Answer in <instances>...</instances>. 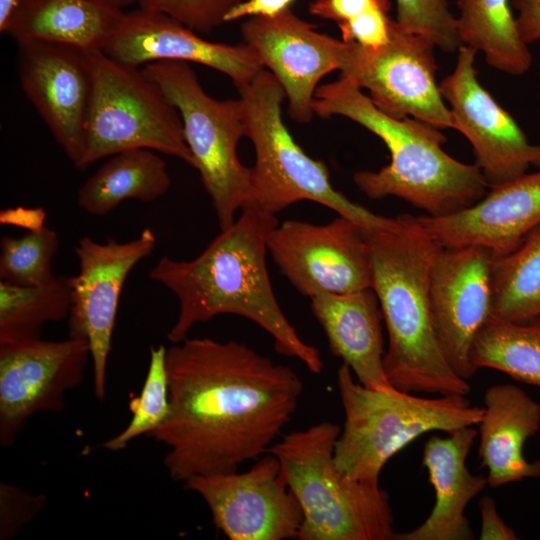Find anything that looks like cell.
Masks as SVG:
<instances>
[{
    "label": "cell",
    "mask_w": 540,
    "mask_h": 540,
    "mask_svg": "<svg viewBox=\"0 0 540 540\" xmlns=\"http://www.w3.org/2000/svg\"><path fill=\"white\" fill-rule=\"evenodd\" d=\"M492 315L518 323L540 320V224L512 252L493 259Z\"/></svg>",
    "instance_id": "29"
},
{
    "label": "cell",
    "mask_w": 540,
    "mask_h": 540,
    "mask_svg": "<svg viewBox=\"0 0 540 540\" xmlns=\"http://www.w3.org/2000/svg\"><path fill=\"white\" fill-rule=\"evenodd\" d=\"M340 432L338 424L322 421L283 435L268 450L303 512L297 539H396L387 492L349 477L336 465Z\"/></svg>",
    "instance_id": "5"
},
{
    "label": "cell",
    "mask_w": 540,
    "mask_h": 540,
    "mask_svg": "<svg viewBox=\"0 0 540 540\" xmlns=\"http://www.w3.org/2000/svg\"><path fill=\"white\" fill-rule=\"evenodd\" d=\"M71 301L69 276L39 286L0 281V345L40 339L47 323L68 318Z\"/></svg>",
    "instance_id": "27"
},
{
    "label": "cell",
    "mask_w": 540,
    "mask_h": 540,
    "mask_svg": "<svg viewBox=\"0 0 540 540\" xmlns=\"http://www.w3.org/2000/svg\"><path fill=\"white\" fill-rule=\"evenodd\" d=\"M295 0H246L235 5L225 16V22L243 17L273 18L289 9Z\"/></svg>",
    "instance_id": "38"
},
{
    "label": "cell",
    "mask_w": 540,
    "mask_h": 540,
    "mask_svg": "<svg viewBox=\"0 0 540 540\" xmlns=\"http://www.w3.org/2000/svg\"><path fill=\"white\" fill-rule=\"evenodd\" d=\"M457 29L462 45L482 52L492 68L525 74L532 55L518 33L509 0H457Z\"/></svg>",
    "instance_id": "26"
},
{
    "label": "cell",
    "mask_w": 540,
    "mask_h": 540,
    "mask_svg": "<svg viewBox=\"0 0 540 540\" xmlns=\"http://www.w3.org/2000/svg\"><path fill=\"white\" fill-rule=\"evenodd\" d=\"M156 243L154 232L145 228L127 242L108 239L100 243L84 236L75 247L79 272L69 276L72 301L68 336L88 342L93 392L100 401L106 396L107 366L122 289L129 273L153 252Z\"/></svg>",
    "instance_id": "12"
},
{
    "label": "cell",
    "mask_w": 540,
    "mask_h": 540,
    "mask_svg": "<svg viewBox=\"0 0 540 540\" xmlns=\"http://www.w3.org/2000/svg\"><path fill=\"white\" fill-rule=\"evenodd\" d=\"M143 71L178 110L194 168L211 199L220 230L228 228L250 197V168L237 152L245 136L241 100L209 96L188 62L156 61L146 64Z\"/></svg>",
    "instance_id": "9"
},
{
    "label": "cell",
    "mask_w": 540,
    "mask_h": 540,
    "mask_svg": "<svg viewBox=\"0 0 540 540\" xmlns=\"http://www.w3.org/2000/svg\"><path fill=\"white\" fill-rule=\"evenodd\" d=\"M478 454L487 483L498 488L540 477V460L526 459L525 442L540 429V403L513 384L489 387L483 397Z\"/></svg>",
    "instance_id": "22"
},
{
    "label": "cell",
    "mask_w": 540,
    "mask_h": 540,
    "mask_svg": "<svg viewBox=\"0 0 540 540\" xmlns=\"http://www.w3.org/2000/svg\"><path fill=\"white\" fill-rule=\"evenodd\" d=\"M396 6L395 22L400 30L422 35L447 53L462 46L448 0H396Z\"/></svg>",
    "instance_id": "32"
},
{
    "label": "cell",
    "mask_w": 540,
    "mask_h": 540,
    "mask_svg": "<svg viewBox=\"0 0 540 540\" xmlns=\"http://www.w3.org/2000/svg\"><path fill=\"white\" fill-rule=\"evenodd\" d=\"M111 1L121 8L127 7L133 3H136V0H111Z\"/></svg>",
    "instance_id": "41"
},
{
    "label": "cell",
    "mask_w": 540,
    "mask_h": 540,
    "mask_svg": "<svg viewBox=\"0 0 540 540\" xmlns=\"http://www.w3.org/2000/svg\"><path fill=\"white\" fill-rule=\"evenodd\" d=\"M166 354L167 348L163 345L151 348L142 390L129 404L132 417L122 431L103 443L108 451L123 450L135 438L149 436L167 419L170 400Z\"/></svg>",
    "instance_id": "31"
},
{
    "label": "cell",
    "mask_w": 540,
    "mask_h": 540,
    "mask_svg": "<svg viewBox=\"0 0 540 540\" xmlns=\"http://www.w3.org/2000/svg\"><path fill=\"white\" fill-rule=\"evenodd\" d=\"M493 259L479 245L439 247L430 271L429 307L438 344L467 381L475 374L470 364L473 341L492 315Z\"/></svg>",
    "instance_id": "16"
},
{
    "label": "cell",
    "mask_w": 540,
    "mask_h": 540,
    "mask_svg": "<svg viewBox=\"0 0 540 540\" xmlns=\"http://www.w3.org/2000/svg\"><path fill=\"white\" fill-rule=\"evenodd\" d=\"M481 515L480 540H516V532L508 526L498 514L496 503L491 496L479 500Z\"/></svg>",
    "instance_id": "36"
},
{
    "label": "cell",
    "mask_w": 540,
    "mask_h": 540,
    "mask_svg": "<svg viewBox=\"0 0 540 540\" xmlns=\"http://www.w3.org/2000/svg\"><path fill=\"white\" fill-rule=\"evenodd\" d=\"M170 413L149 436L174 481L237 471L266 453L295 414L303 382L245 343L189 338L167 349Z\"/></svg>",
    "instance_id": "1"
},
{
    "label": "cell",
    "mask_w": 540,
    "mask_h": 540,
    "mask_svg": "<svg viewBox=\"0 0 540 540\" xmlns=\"http://www.w3.org/2000/svg\"><path fill=\"white\" fill-rule=\"evenodd\" d=\"M60 245L57 233L44 226L24 235L0 240V281L39 286L53 280V259Z\"/></svg>",
    "instance_id": "30"
},
{
    "label": "cell",
    "mask_w": 540,
    "mask_h": 540,
    "mask_svg": "<svg viewBox=\"0 0 540 540\" xmlns=\"http://www.w3.org/2000/svg\"><path fill=\"white\" fill-rule=\"evenodd\" d=\"M88 342L70 337L0 345V444H14L38 412H60L65 395L84 379Z\"/></svg>",
    "instance_id": "15"
},
{
    "label": "cell",
    "mask_w": 540,
    "mask_h": 540,
    "mask_svg": "<svg viewBox=\"0 0 540 540\" xmlns=\"http://www.w3.org/2000/svg\"><path fill=\"white\" fill-rule=\"evenodd\" d=\"M314 113L351 119L377 135L390 152V163L377 171L353 175L357 188L370 199L397 197L430 217L448 216L478 202L489 186L474 164L447 154L440 129L415 118L397 119L381 112L370 97L341 76L319 86Z\"/></svg>",
    "instance_id": "4"
},
{
    "label": "cell",
    "mask_w": 540,
    "mask_h": 540,
    "mask_svg": "<svg viewBox=\"0 0 540 540\" xmlns=\"http://www.w3.org/2000/svg\"><path fill=\"white\" fill-rule=\"evenodd\" d=\"M236 88L243 107L245 136L251 140L256 156L250 168L247 206L276 215L298 201L309 200L367 230L392 223L393 218L375 214L337 191L326 165L297 144L282 119L285 92L270 71L264 68Z\"/></svg>",
    "instance_id": "7"
},
{
    "label": "cell",
    "mask_w": 540,
    "mask_h": 540,
    "mask_svg": "<svg viewBox=\"0 0 540 540\" xmlns=\"http://www.w3.org/2000/svg\"><path fill=\"white\" fill-rule=\"evenodd\" d=\"M435 44L406 33L395 20L390 40L379 47L341 43L338 70L384 114L415 118L438 129H453L451 112L436 81Z\"/></svg>",
    "instance_id": "10"
},
{
    "label": "cell",
    "mask_w": 540,
    "mask_h": 540,
    "mask_svg": "<svg viewBox=\"0 0 540 540\" xmlns=\"http://www.w3.org/2000/svg\"><path fill=\"white\" fill-rule=\"evenodd\" d=\"M337 386L345 420L335 463L349 477L373 485H379L388 460L420 435L478 425L483 416V407L464 395L424 398L394 387H365L345 364L337 371Z\"/></svg>",
    "instance_id": "6"
},
{
    "label": "cell",
    "mask_w": 540,
    "mask_h": 540,
    "mask_svg": "<svg viewBox=\"0 0 540 540\" xmlns=\"http://www.w3.org/2000/svg\"><path fill=\"white\" fill-rule=\"evenodd\" d=\"M242 0H136L144 10L164 13L199 33L225 23L226 14Z\"/></svg>",
    "instance_id": "33"
},
{
    "label": "cell",
    "mask_w": 540,
    "mask_h": 540,
    "mask_svg": "<svg viewBox=\"0 0 540 540\" xmlns=\"http://www.w3.org/2000/svg\"><path fill=\"white\" fill-rule=\"evenodd\" d=\"M276 215L246 206L228 228L192 260L161 257L148 274L178 300V315L167 339L179 343L192 328L218 315L244 317L271 335L275 350L320 374L319 350L306 343L283 313L266 264Z\"/></svg>",
    "instance_id": "2"
},
{
    "label": "cell",
    "mask_w": 540,
    "mask_h": 540,
    "mask_svg": "<svg viewBox=\"0 0 540 540\" xmlns=\"http://www.w3.org/2000/svg\"><path fill=\"white\" fill-rule=\"evenodd\" d=\"M124 14L111 0H18L2 33L16 43L41 40L102 50Z\"/></svg>",
    "instance_id": "24"
},
{
    "label": "cell",
    "mask_w": 540,
    "mask_h": 540,
    "mask_svg": "<svg viewBox=\"0 0 540 540\" xmlns=\"http://www.w3.org/2000/svg\"><path fill=\"white\" fill-rule=\"evenodd\" d=\"M18 0H0V31L2 32Z\"/></svg>",
    "instance_id": "40"
},
{
    "label": "cell",
    "mask_w": 540,
    "mask_h": 540,
    "mask_svg": "<svg viewBox=\"0 0 540 540\" xmlns=\"http://www.w3.org/2000/svg\"><path fill=\"white\" fill-rule=\"evenodd\" d=\"M171 186L165 161L150 149L119 152L80 187L78 206L93 216H104L125 200L151 202Z\"/></svg>",
    "instance_id": "25"
},
{
    "label": "cell",
    "mask_w": 540,
    "mask_h": 540,
    "mask_svg": "<svg viewBox=\"0 0 540 540\" xmlns=\"http://www.w3.org/2000/svg\"><path fill=\"white\" fill-rule=\"evenodd\" d=\"M454 70L440 83L453 129L470 142L489 188L540 169V144H532L514 118L477 79L476 51L462 45Z\"/></svg>",
    "instance_id": "14"
},
{
    "label": "cell",
    "mask_w": 540,
    "mask_h": 540,
    "mask_svg": "<svg viewBox=\"0 0 540 540\" xmlns=\"http://www.w3.org/2000/svg\"><path fill=\"white\" fill-rule=\"evenodd\" d=\"M470 364L475 373L491 368L540 386V320L518 323L491 315L473 341Z\"/></svg>",
    "instance_id": "28"
},
{
    "label": "cell",
    "mask_w": 540,
    "mask_h": 540,
    "mask_svg": "<svg viewBox=\"0 0 540 540\" xmlns=\"http://www.w3.org/2000/svg\"><path fill=\"white\" fill-rule=\"evenodd\" d=\"M332 354L339 357L365 387H393L385 374L382 313L372 288L310 298Z\"/></svg>",
    "instance_id": "23"
},
{
    "label": "cell",
    "mask_w": 540,
    "mask_h": 540,
    "mask_svg": "<svg viewBox=\"0 0 540 540\" xmlns=\"http://www.w3.org/2000/svg\"><path fill=\"white\" fill-rule=\"evenodd\" d=\"M86 57L92 91L80 169L132 149H150L194 167L178 110L143 69L120 63L100 49Z\"/></svg>",
    "instance_id": "8"
},
{
    "label": "cell",
    "mask_w": 540,
    "mask_h": 540,
    "mask_svg": "<svg viewBox=\"0 0 540 540\" xmlns=\"http://www.w3.org/2000/svg\"><path fill=\"white\" fill-rule=\"evenodd\" d=\"M241 33L244 43L281 84L290 117L309 123L320 80L338 70L342 41L317 32L290 8L273 18H249L242 23Z\"/></svg>",
    "instance_id": "18"
},
{
    "label": "cell",
    "mask_w": 540,
    "mask_h": 540,
    "mask_svg": "<svg viewBox=\"0 0 540 540\" xmlns=\"http://www.w3.org/2000/svg\"><path fill=\"white\" fill-rule=\"evenodd\" d=\"M388 0H314L309 12L317 17L331 20L338 27L351 23L369 10Z\"/></svg>",
    "instance_id": "35"
},
{
    "label": "cell",
    "mask_w": 540,
    "mask_h": 540,
    "mask_svg": "<svg viewBox=\"0 0 540 540\" xmlns=\"http://www.w3.org/2000/svg\"><path fill=\"white\" fill-rule=\"evenodd\" d=\"M256 461L245 472L194 476L184 486L203 499L230 540L297 539L303 512L278 459L266 453Z\"/></svg>",
    "instance_id": "13"
},
{
    "label": "cell",
    "mask_w": 540,
    "mask_h": 540,
    "mask_svg": "<svg viewBox=\"0 0 540 540\" xmlns=\"http://www.w3.org/2000/svg\"><path fill=\"white\" fill-rule=\"evenodd\" d=\"M21 88L73 165L85 154L92 80L86 52L41 40L17 42Z\"/></svg>",
    "instance_id": "17"
},
{
    "label": "cell",
    "mask_w": 540,
    "mask_h": 540,
    "mask_svg": "<svg viewBox=\"0 0 540 540\" xmlns=\"http://www.w3.org/2000/svg\"><path fill=\"white\" fill-rule=\"evenodd\" d=\"M45 211L42 209L16 208L1 212L0 221L3 224H15L28 228L29 231L44 227Z\"/></svg>",
    "instance_id": "39"
},
{
    "label": "cell",
    "mask_w": 540,
    "mask_h": 540,
    "mask_svg": "<svg viewBox=\"0 0 540 540\" xmlns=\"http://www.w3.org/2000/svg\"><path fill=\"white\" fill-rule=\"evenodd\" d=\"M365 231L372 254V289L388 335L384 370L389 383L409 393L466 396L470 385L446 360L431 320L429 279L440 246L410 214Z\"/></svg>",
    "instance_id": "3"
},
{
    "label": "cell",
    "mask_w": 540,
    "mask_h": 540,
    "mask_svg": "<svg viewBox=\"0 0 540 540\" xmlns=\"http://www.w3.org/2000/svg\"><path fill=\"white\" fill-rule=\"evenodd\" d=\"M268 252L302 295L343 294L372 288L373 266L365 228L338 216L316 225L286 220L273 229Z\"/></svg>",
    "instance_id": "11"
},
{
    "label": "cell",
    "mask_w": 540,
    "mask_h": 540,
    "mask_svg": "<svg viewBox=\"0 0 540 540\" xmlns=\"http://www.w3.org/2000/svg\"><path fill=\"white\" fill-rule=\"evenodd\" d=\"M102 51L134 67L162 60L199 63L224 73L236 87L249 82L264 69L258 56L245 43L208 41L164 13L139 7L125 12Z\"/></svg>",
    "instance_id": "19"
},
{
    "label": "cell",
    "mask_w": 540,
    "mask_h": 540,
    "mask_svg": "<svg viewBox=\"0 0 540 540\" xmlns=\"http://www.w3.org/2000/svg\"><path fill=\"white\" fill-rule=\"evenodd\" d=\"M44 494H34L21 487L0 482V540L15 538L20 530L31 523L46 503Z\"/></svg>",
    "instance_id": "34"
},
{
    "label": "cell",
    "mask_w": 540,
    "mask_h": 540,
    "mask_svg": "<svg viewBox=\"0 0 540 540\" xmlns=\"http://www.w3.org/2000/svg\"><path fill=\"white\" fill-rule=\"evenodd\" d=\"M521 40L529 45L540 40V0H512Z\"/></svg>",
    "instance_id": "37"
},
{
    "label": "cell",
    "mask_w": 540,
    "mask_h": 540,
    "mask_svg": "<svg viewBox=\"0 0 540 540\" xmlns=\"http://www.w3.org/2000/svg\"><path fill=\"white\" fill-rule=\"evenodd\" d=\"M417 218L440 247L479 245L494 258L504 256L540 224V169L490 187L478 202L460 212Z\"/></svg>",
    "instance_id": "20"
},
{
    "label": "cell",
    "mask_w": 540,
    "mask_h": 540,
    "mask_svg": "<svg viewBox=\"0 0 540 540\" xmlns=\"http://www.w3.org/2000/svg\"><path fill=\"white\" fill-rule=\"evenodd\" d=\"M478 432L472 426L446 437L431 436L424 444L422 464L434 488L435 504L417 528L397 533V540H473L465 515L469 502L488 485L483 475H473L466 461Z\"/></svg>",
    "instance_id": "21"
}]
</instances>
